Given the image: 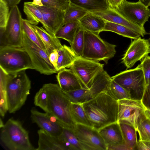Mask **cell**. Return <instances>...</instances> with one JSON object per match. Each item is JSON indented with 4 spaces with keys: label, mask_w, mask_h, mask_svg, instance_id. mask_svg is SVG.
Wrapping results in <instances>:
<instances>
[{
    "label": "cell",
    "mask_w": 150,
    "mask_h": 150,
    "mask_svg": "<svg viewBox=\"0 0 150 150\" xmlns=\"http://www.w3.org/2000/svg\"><path fill=\"white\" fill-rule=\"evenodd\" d=\"M82 105L92 127L98 130L118 122V101L108 91L101 93Z\"/></svg>",
    "instance_id": "cell-1"
},
{
    "label": "cell",
    "mask_w": 150,
    "mask_h": 150,
    "mask_svg": "<svg viewBox=\"0 0 150 150\" xmlns=\"http://www.w3.org/2000/svg\"><path fill=\"white\" fill-rule=\"evenodd\" d=\"M49 96L50 114L52 117L63 128L73 130L76 124L71 112V102L58 83L43 85Z\"/></svg>",
    "instance_id": "cell-2"
},
{
    "label": "cell",
    "mask_w": 150,
    "mask_h": 150,
    "mask_svg": "<svg viewBox=\"0 0 150 150\" xmlns=\"http://www.w3.org/2000/svg\"><path fill=\"white\" fill-rule=\"evenodd\" d=\"M25 71L7 74V97L10 113L20 109L30 93L31 82Z\"/></svg>",
    "instance_id": "cell-3"
},
{
    "label": "cell",
    "mask_w": 150,
    "mask_h": 150,
    "mask_svg": "<svg viewBox=\"0 0 150 150\" xmlns=\"http://www.w3.org/2000/svg\"><path fill=\"white\" fill-rule=\"evenodd\" d=\"M0 138L3 144L10 150H36L21 123L12 118L8 119L0 128Z\"/></svg>",
    "instance_id": "cell-4"
},
{
    "label": "cell",
    "mask_w": 150,
    "mask_h": 150,
    "mask_svg": "<svg viewBox=\"0 0 150 150\" xmlns=\"http://www.w3.org/2000/svg\"><path fill=\"white\" fill-rule=\"evenodd\" d=\"M0 68L8 74L27 69L35 70L28 54L23 47H0Z\"/></svg>",
    "instance_id": "cell-5"
},
{
    "label": "cell",
    "mask_w": 150,
    "mask_h": 150,
    "mask_svg": "<svg viewBox=\"0 0 150 150\" xmlns=\"http://www.w3.org/2000/svg\"><path fill=\"white\" fill-rule=\"evenodd\" d=\"M84 45L83 55L85 59L107 64L116 53L115 45L103 40L99 35L84 30Z\"/></svg>",
    "instance_id": "cell-6"
},
{
    "label": "cell",
    "mask_w": 150,
    "mask_h": 150,
    "mask_svg": "<svg viewBox=\"0 0 150 150\" xmlns=\"http://www.w3.org/2000/svg\"><path fill=\"white\" fill-rule=\"evenodd\" d=\"M111 78L129 93L131 99L142 100L146 83L142 69L139 64L135 68L122 71Z\"/></svg>",
    "instance_id": "cell-7"
},
{
    "label": "cell",
    "mask_w": 150,
    "mask_h": 150,
    "mask_svg": "<svg viewBox=\"0 0 150 150\" xmlns=\"http://www.w3.org/2000/svg\"><path fill=\"white\" fill-rule=\"evenodd\" d=\"M5 28H0V47H22L23 28L21 15L17 5L11 8Z\"/></svg>",
    "instance_id": "cell-8"
},
{
    "label": "cell",
    "mask_w": 150,
    "mask_h": 150,
    "mask_svg": "<svg viewBox=\"0 0 150 150\" xmlns=\"http://www.w3.org/2000/svg\"><path fill=\"white\" fill-rule=\"evenodd\" d=\"M112 80L103 69L97 75L89 88H82L65 92L72 103H83L91 100L102 92L107 91Z\"/></svg>",
    "instance_id": "cell-9"
},
{
    "label": "cell",
    "mask_w": 150,
    "mask_h": 150,
    "mask_svg": "<svg viewBox=\"0 0 150 150\" xmlns=\"http://www.w3.org/2000/svg\"><path fill=\"white\" fill-rule=\"evenodd\" d=\"M22 47L28 54L35 70L46 75L57 73L56 69L50 62L47 53L30 40L23 31Z\"/></svg>",
    "instance_id": "cell-10"
},
{
    "label": "cell",
    "mask_w": 150,
    "mask_h": 150,
    "mask_svg": "<svg viewBox=\"0 0 150 150\" xmlns=\"http://www.w3.org/2000/svg\"><path fill=\"white\" fill-rule=\"evenodd\" d=\"M103 67L104 64L98 62L78 57L70 68L78 78L83 88H89Z\"/></svg>",
    "instance_id": "cell-11"
},
{
    "label": "cell",
    "mask_w": 150,
    "mask_h": 150,
    "mask_svg": "<svg viewBox=\"0 0 150 150\" xmlns=\"http://www.w3.org/2000/svg\"><path fill=\"white\" fill-rule=\"evenodd\" d=\"M73 132L84 150H108L98 130L92 127L76 124Z\"/></svg>",
    "instance_id": "cell-12"
},
{
    "label": "cell",
    "mask_w": 150,
    "mask_h": 150,
    "mask_svg": "<svg viewBox=\"0 0 150 150\" xmlns=\"http://www.w3.org/2000/svg\"><path fill=\"white\" fill-rule=\"evenodd\" d=\"M116 10L128 20L143 28L150 17V9L139 0L134 2L123 0Z\"/></svg>",
    "instance_id": "cell-13"
},
{
    "label": "cell",
    "mask_w": 150,
    "mask_h": 150,
    "mask_svg": "<svg viewBox=\"0 0 150 150\" xmlns=\"http://www.w3.org/2000/svg\"><path fill=\"white\" fill-rule=\"evenodd\" d=\"M118 122L129 123L137 131L138 118L146 109L142 100L124 99L118 100Z\"/></svg>",
    "instance_id": "cell-14"
},
{
    "label": "cell",
    "mask_w": 150,
    "mask_h": 150,
    "mask_svg": "<svg viewBox=\"0 0 150 150\" xmlns=\"http://www.w3.org/2000/svg\"><path fill=\"white\" fill-rule=\"evenodd\" d=\"M149 53L150 39L142 38L140 36L131 42L122 59V62L127 69L130 68Z\"/></svg>",
    "instance_id": "cell-15"
},
{
    "label": "cell",
    "mask_w": 150,
    "mask_h": 150,
    "mask_svg": "<svg viewBox=\"0 0 150 150\" xmlns=\"http://www.w3.org/2000/svg\"><path fill=\"white\" fill-rule=\"evenodd\" d=\"M30 113L33 122L40 129L53 136L61 138L63 127L49 114L40 112L34 108L30 110Z\"/></svg>",
    "instance_id": "cell-16"
},
{
    "label": "cell",
    "mask_w": 150,
    "mask_h": 150,
    "mask_svg": "<svg viewBox=\"0 0 150 150\" xmlns=\"http://www.w3.org/2000/svg\"><path fill=\"white\" fill-rule=\"evenodd\" d=\"M98 131L108 147V150H127L118 122L106 126Z\"/></svg>",
    "instance_id": "cell-17"
},
{
    "label": "cell",
    "mask_w": 150,
    "mask_h": 150,
    "mask_svg": "<svg viewBox=\"0 0 150 150\" xmlns=\"http://www.w3.org/2000/svg\"><path fill=\"white\" fill-rule=\"evenodd\" d=\"M36 6L42 13L46 25L45 30L55 36L57 32L64 25L65 11L44 6Z\"/></svg>",
    "instance_id": "cell-18"
},
{
    "label": "cell",
    "mask_w": 150,
    "mask_h": 150,
    "mask_svg": "<svg viewBox=\"0 0 150 150\" xmlns=\"http://www.w3.org/2000/svg\"><path fill=\"white\" fill-rule=\"evenodd\" d=\"M91 13L101 18L105 21L119 24L127 27L142 37L148 34L144 27H140L128 20L116 10L110 8L104 11Z\"/></svg>",
    "instance_id": "cell-19"
},
{
    "label": "cell",
    "mask_w": 150,
    "mask_h": 150,
    "mask_svg": "<svg viewBox=\"0 0 150 150\" xmlns=\"http://www.w3.org/2000/svg\"><path fill=\"white\" fill-rule=\"evenodd\" d=\"M38 133V146L36 150H69L62 138L53 136L41 129Z\"/></svg>",
    "instance_id": "cell-20"
},
{
    "label": "cell",
    "mask_w": 150,
    "mask_h": 150,
    "mask_svg": "<svg viewBox=\"0 0 150 150\" xmlns=\"http://www.w3.org/2000/svg\"><path fill=\"white\" fill-rule=\"evenodd\" d=\"M58 83L64 91L69 92L83 88L77 77L70 69H64L56 76Z\"/></svg>",
    "instance_id": "cell-21"
},
{
    "label": "cell",
    "mask_w": 150,
    "mask_h": 150,
    "mask_svg": "<svg viewBox=\"0 0 150 150\" xmlns=\"http://www.w3.org/2000/svg\"><path fill=\"white\" fill-rule=\"evenodd\" d=\"M105 21L101 18L88 13L79 21V27L84 30L99 35L103 31Z\"/></svg>",
    "instance_id": "cell-22"
},
{
    "label": "cell",
    "mask_w": 150,
    "mask_h": 150,
    "mask_svg": "<svg viewBox=\"0 0 150 150\" xmlns=\"http://www.w3.org/2000/svg\"><path fill=\"white\" fill-rule=\"evenodd\" d=\"M31 25L41 38L46 47L49 56L54 50H58L62 47L63 45L59 38L50 34L42 27L31 24Z\"/></svg>",
    "instance_id": "cell-23"
},
{
    "label": "cell",
    "mask_w": 150,
    "mask_h": 150,
    "mask_svg": "<svg viewBox=\"0 0 150 150\" xmlns=\"http://www.w3.org/2000/svg\"><path fill=\"white\" fill-rule=\"evenodd\" d=\"M57 51L59 57L56 68L57 73L64 69L70 68L78 57L70 47L65 45Z\"/></svg>",
    "instance_id": "cell-24"
},
{
    "label": "cell",
    "mask_w": 150,
    "mask_h": 150,
    "mask_svg": "<svg viewBox=\"0 0 150 150\" xmlns=\"http://www.w3.org/2000/svg\"><path fill=\"white\" fill-rule=\"evenodd\" d=\"M70 3L86 10L88 13L103 11L110 9L106 0H68Z\"/></svg>",
    "instance_id": "cell-25"
},
{
    "label": "cell",
    "mask_w": 150,
    "mask_h": 150,
    "mask_svg": "<svg viewBox=\"0 0 150 150\" xmlns=\"http://www.w3.org/2000/svg\"><path fill=\"white\" fill-rule=\"evenodd\" d=\"M118 122L127 150H134L138 141L136 129L129 123L124 122Z\"/></svg>",
    "instance_id": "cell-26"
},
{
    "label": "cell",
    "mask_w": 150,
    "mask_h": 150,
    "mask_svg": "<svg viewBox=\"0 0 150 150\" xmlns=\"http://www.w3.org/2000/svg\"><path fill=\"white\" fill-rule=\"evenodd\" d=\"M79 21H75L64 24L57 32L55 36L66 40L71 44L79 29Z\"/></svg>",
    "instance_id": "cell-27"
},
{
    "label": "cell",
    "mask_w": 150,
    "mask_h": 150,
    "mask_svg": "<svg viewBox=\"0 0 150 150\" xmlns=\"http://www.w3.org/2000/svg\"><path fill=\"white\" fill-rule=\"evenodd\" d=\"M23 11L30 24L37 25L40 22L45 29L46 25L42 13L38 8L33 4L32 2L24 3Z\"/></svg>",
    "instance_id": "cell-28"
},
{
    "label": "cell",
    "mask_w": 150,
    "mask_h": 150,
    "mask_svg": "<svg viewBox=\"0 0 150 150\" xmlns=\"http://www.w3.org/2000/svg\"><path fill=\"white\" fill-rule=\"evenodd\" d=\"M103 31L114 32L123 37L132 39H137L141 36L138 33L127 27L107 21H105Z\"/></svg>",
    "instance_id": "cell-29"
},
{
    "label": "cell",
    "mask_w": 150,
    "mask_h": 150,
    "mask_svg": "<svg viewBox=\"0 0 150 150\" xmlns=\"http://www.w3.org/2000/svg\"><path fill=\"white\" fill-rule=\"evenodd\" d=\"M0 115L4 117L8 111L6 86L8 74L0 68Z\"/></svg>",
    "instance_id": "cell-30"
},
{
    "label": "cell",
    "mask_w": 150,
    "mask_h": 150,
    "mask_svg": "<svg viewBox=\"0 0 150 150\" xmlns=\"http://www.w3.org/2000/svg\"><path fill=\"white\" fill-rule=\"evenodd\" d=\"M71 112L72 117L76 124L92 127L86 115L82 103L71 102Z\"/></svg>",
    "instance_id": "cell-31"
},
{
    "label": "cell",
    "mask_w": 150,
    "mask_h": 150,
    "mask_svg": "<svg viewBox=\"0 0 150 150\" xmlns=\"http://www.w3.org/2000/svg\"><path fill=\"white\" fill-rule=\"evenodd\" d=\"M137 131L139 135V140L150 141V120L146 115L144 111L138 118Z\"/></svg>",
    "instance_id": "cell-32"
},
{
    "label": "cell",
    "mask_w": 150,
    "mask_h": 150,
    "mask_svg": "<svg viewBox=\"0 0 150 150\" xmlns=\"http://www.w3.org/2000/svg\"><path fill=\"white\" fill-rule=\"evenodd\" d=\"M88 13L85 9L70 2L68 9L65 11L64 25L69 22L79 21Z\"/></svg>",
    "instance_id": "cell-33"
},
{
    "label": "cell",
    "mask_w": 150,
    "mask_h": 150,
    "mask_svg": "<svg viewBox=\"0 0 150 150\" xmlns=\"http://www.w3.org/2000/svg\"><path fill=\"white\" fill-rule=\"evenodd\" d=\"M62 138L69 150H84L73 131L63 128Z\"/></svg>",
    "instance_id": "cell-34"
},
{
    "label": "cell",
    "mask_w": 150,
    "mask_h": 150,
    "mask_svg": "<svg viewBox=\"0 0 150 150\" xmlns=\"http://www.w3.org/2000/svg\"><path fill=\"white\" fill-rule=\"evenodd\" d=\"M22 22L23 31L27 36L33 42L45 51L47 54L46 47L42 40L32 28L29 21L27 20L22 18Z\"/></svg>",
    "instance_id": "cell-35"
},
{
    "label": "cell",
    "mask_w": 150,
    "mask_h": 150,
    "mask_svg": "<svg viewBox=\"0 0 150 150\" xmlns=\"http://www.w3.org/2000/svg\"><path fill=\"white\" fill-rule=\"evenodd\" d=\"M34 103L36 106L41 108L46 113H50L48 94L43 85L36 93Z\"/></svg>",
    "instance_id": "cell-36"
},
{
    "label": "cell",
    "mask_w": 150,
    "mask_h": 150,
    "mask_svg": "<svg viewBox=\"0 0 150 150\" xmlns=\"http://www.w3.org/2000/svg\"><path fill=\"white\" fill-rule=\"evenodd\" d=\"M116 100L131 99L129 93L125 89L112 79L108 91Z\"/></svg>",
    "instance_id": "cell-37"
},
{
    "label": "cell",
    "mask_w": 150,
    "mask_h": 150,
    "mask_svg": "<svg viewBox=\"0 0 150 150\" xmlns=\"http://www.w3.org/2000/svg\"><path fill=\"white\" fill-rule=\"evenodd\" d=\"M84 45V30L79 27L70 47L78 57H82Z\"/></svg>",
    "instance_id": "cell-38"
},
{
    "label": "cell",
    "mask_w": 150,
    "mask_h": 150,
    "mask_svg": "<svg viewBox=\"0 0 150 150\" xmlns=\"http://www.w3.org/2000/svg\"><path fill=\"white\" fill-rule=\"evenodd\" d=\"M9 8L3 0H0V28H4L7 25L10 14Z\"/></svg>",
    "instance_id": "cell-39"
},
{
    "label": "cell",
    "mask_w": 150,
    "mask_h": 150,
    "mask_svg": "<svg viewBox=\"0 0 150 150\" xmlns=\"http://www.w3.org/2000/svg\"><path fill=\"white\" fill-rule=\"evenodd\" d=\"M43 6L57 8L65 11L70 2L68 0H42Z\"/></svg>",
    "instance_id": "cell-40"
},
{
    "label": "cell",
    "mask_w": 150,
    "mask_h": 150,
    "mask_svg": "<svg viewBox=\"0 0 150 150\" xmlns=\"http://www.w3.org/2000/svg\"><path fill=\"white\" fill-rule=\"evenodd\" d=\"M139 65L143 70L146 86L150 82V56L147 55L142 59Z\"/></svg>",
    "instance_id": "cell-41"
},
{
    "label": "cell",
    "mask_w": 150,
    "mask_h": 150,
    "mask_svg": "<svg viewBox=\"0 0 150 150\" xmlns=\"http://www.w3.org/2000/svg\"><path fill=\"white\" fill-rule=\"evenodd\" d=\"M142 101L146 108L150 110V82L146 86Z\"/></svg>",
    "instance_id": "cell-42"
},
{
    "label": "cell",
    "mask_w": 150,
    "mask_h": 150,
    "mask_svg": "<svg viewBox=\"0 0 150 150\" xmlns=\"http://www.w3.org/2000/svg\"><path fill=\"white\" fill-rule=\"evenodd\" d=\"M134 150H150V141L139 140Z\"/></svg>",
    "instance_id": "cell-43"
},
{
    "label": "cell",
    "mask_w": 150,
    "mask_h": 150,
    "mask_svg": "<svg viewBox=\"0 0 150 150\" xmlns=\"http://www.w3.org/2000/svg\"><path fill=\"white\" fill-rule=\"evenodd\" d=\"M59 54L57 50H54L49 55L50 61L56 69L58 58Z\"/></svg>",
    "instance_id": "cell-44"
},
{
    "label": "cell",
    "mask_w": 150,
    "mask_h": 150,
    "mask_svg": "<svg viewBox=\"0 0 150 150\" xmlns=\"http://www.w3.org/2000/svg\"><path fill=\"white\" fill-rule=\"evenodd\" d=\"M110 9L116 10L123 0H106Z\"/></svg>",
    "instance_id": "cell-45"
},
{
    "label": "cell",
    "mask_w": 150,
    "mask_h": 150,
    "mask_svg": "<svg viewBox=\"0 0 150 150\" xmlns=\"http://www.w3.org/2000/svg\"><path fill=\"white\" fill-rule=\"evenodd\" d=\"M11 8L17 5L21 0H3Z\"/></svg>",
    "instance_id": "cell-46"
},
{
    "label": "cell",
    "mask_w": 150,
    "mask_h": 150,
    "mask_svg": "<svg viewBox=\"0 0 150 150\" xmlns=\"http://www.w3.org/2000/svg\"><path fill=\"white\" fill-rule=\"evenodd\" d=\"M32 3L34 5L38 6H43L42 0H33Z\"/></svg>",
    "instance_id": "cell-47"
},
{
    "label": "cell",
    "mask_w": 150,
    "mask_h": 150,
    "mask_svg": "<svg viewBox=\"0 0 150 150\" xmlns=\"http://www.w3.org/2000/svg\"><path fill=\"white\" fill-rule=\"evenodd\" d=\"M144 113L147 117L150 120V110L146 108L144 111Z\"/></svg>",
    "instance_id": "cell-48"
},
{
    "label": "cell",
    "mask_w": 150,
    "mask_h": 150,
    "mask_svg": "<svg viewBox=\"0 0 150 150\" xmlns=\"http://www.w3.org/2000/svg\"><path fill=\"white\" fill-rule=\"evenodd\" d=\"M145 5L149 7L150 3V0H139Z\"/></svg>",
    "instance_id": "cell-49"
},
{
    "label": "cell",
    "mask_w": 150,
    "mask_h": 150,
    "mask_svg": "<svg viewBox=\"0 0 150 150\" xmlns=\"http://www.w3.org/2000/svg\"><path fill=\"white\" fill-rule=\"evenodd\" d=\"M0 127L1 128L3 126L4 124L3 123L1 118H0Z\"/></svg>",
    "instance_id": "cell-50"
},
{
    "label": "cell",
    "mask_w": 150,
    "mask_h": 150,
    "mask_svg": "<svg viewBox=\"0 0 150 150\" xmlns=\"http://www.w3.org/2000/svg\"><path fill=\"white\" fill-rule=\"evenodd\" d=\"M149 6H150V4H149Z\"/></svg>",
    "instance_id": "cell-51"
}]
</instances>
